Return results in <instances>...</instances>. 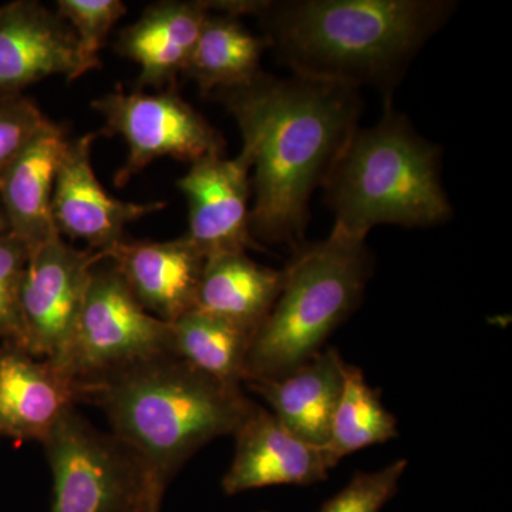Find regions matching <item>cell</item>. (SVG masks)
Returning <instances> with one entry per match:
<instances>
[{
    "label": "cell",
    "mask_w": 512,
    "mask_h": 512,
    "mask_svg": "<svg viewBox=\"0 0 512 512\" xmlns=\"http://www.w3.org/2000/svg\"><path fill=\"white\" fill-rule=\"evenodd\" d=\"M82 400L103 407L111 433L170 483L192 454L234 436L256 404L175 355L153 357L82 387Z\"/></svg>",
    "instance_id": "obj_3"
},
{
    "label": "cell",
    "mask_w": 512,
    "mask_h": 512,
    "mask_svg": "<svg viewBox=\"0 0 512 512\" xmlns=\"http://www.w3.org/2000/svg\"><path fill=\"white\" fill-rule=\"evenodd\" d=\"M96 134L67 140L52 197V218L59 234L104 252L124 239V228L165 208V202L121 201L100 184L92 165Z\"/></svg>",
    "instance_id": "obj_11"
},
{
    "label": "cell",
    "mask_w": 512,
    "mask_h": 512,
    "mask_svg": "<svg viewBox=\"0 0 512 512\" xmlns=\"http://www.w3.org/2000/svg\"><path fill=\"white\" fill-rule=\"evenodd\" d=\"M165 487H167V484L161 483V481H158V483L154 485L153 491H151L150 494V498H148L146 510H144V512H160L161 503H163Z\"/></svg>",
    "instance_id": "obj_27"
},
{
    "label": "cell",
    "mask_w": 512,
    "mask_h": 512,
    "mask_svg": "<svg viewBox=\"0 0 512 512\" xmlns=\"http://www.w3.org/2000/svg\"><path fill=\"white\" fill-rule=\"evenodd\" d=\"M208 15L204 2H161L124 29L116 50L140 66L137 86L160 89L184 74Z\"/></svg>",
    "instance_id": "obj_18"
},
{
    "label": "cell",
    "mask_w": 512,
    "mask_h": 512,
    "mask_svg": "<svg viewBox=\"0 0 512 512\" xmlns=\"http://www.w3.org/2000/svg\"><path fill=\"white\" fill-rule=\"evenodd\" d=\"M92 106L106 121L104 133L126 141L127 161L114 177L119 187L158 158L194 163L224 153L220 131L173 89L158 94H127L119 86L94 100Z\"/></svg>",
    "instance_id": "obj_9"
},
{
    "label": "cell",
    "mask_w": 512,
    "mask_h": 512,
    "mask_svg": "<svg viewBox=\"0 0 512 512\" xmlns=\"http://www.w3.org/2000/svg\"><path fill=\"white\" fill-rule=\"evenodd\" d=\"M440 157L387 101L375 127L357 128L323 185L333 227L366 239L377 225L426 228L450 220Z\"/></svg>",
    "instance_id": "obj_4"
},
{
    "label": "cell",
    "mask_w": 512,
    "mask_h": 512,
    "mask_svg": "<svg viewBox=\"0 0 512 512\" xmlns=\"http://www.w3.org/2000/svg\"><path fill=\"white\" fill-rule=\"evenodd\" d=\"M284 284V271L252 261L247 252L207 258L195 309L255 333L274 308Z\"/></svg>",
    "instance_id": "obj_19"
},
{
    "label": "cell",
    "mask_w": 512,
    "mask_h": 512,
    "mask_svg": "<svg viewBox=\"0 0 512 512\" xmlns=\"http://www.w3.org/2000/svg\"><path fill=\"white\" fill-rule=\"evenodd\" d=\"M234 437V460L222 480L225 494L272 485H309L328 477L325 451L298 439L262 407L252 410Z\"/></svg>",
    "instance_id": "obj_14"
},
{
    "label": "cell",
    "mask_w": 512,
    "mask_h": 512,
    "mask_svg": "<svg viewBox=\"0 0 512 512\" xmlns=\"http://www.w3.org/2000/svg\"><path fill=\"white\" fill-rule=\"evenodd\" d=\"M174 355L227 386L245 382L252 336L227 320L192 309L171 323Z\"/></svg>",
    "instance_id": "obj_21"
},
{
    "label": "cell",
    "mask_w": 512,
    "mask_h": 512,
    "mask_svg": "<svg viewBox=\"0 0 512 512\" xmlns=\"http://www.w3.org/2000/svg\"><path fill=\"white\" fill-rule=\"evenodd\" d=\"M43 444L55 481L50 512H144L154 485L164 483L133 448L74 407Z\"/></svg>",
    "instance_id": "obj_6"
},
{
    "label": "cell",
    "mask_w": 512,
    "mask_h": 512,
    "mask_svg": "<svg viewBox=\"0 0 512 512\" xmlns=\"http://www.w3.org/2000/svg\"><path fill=\"white\" fill-rule=\"evenodd\" d=\"M9 225L8 221H6L5 212H3L2 207H0V237L8 234Z\"/></svg>",
    "instance_id": "obj_28"
},
{
    "label": "cell",
    "mask_w": 512,
    "mask_h": 512,
    "mask_svg": "<svg viewBox=\"0 0 512 512\" xmlns=\"http://www.w3.org/2000/svg\"><path fill=\"white\" fill-rule=\"evenodd\" d=\"M345 366L338 350L328 348L284 376L248 384L286 429L323 450L342 394Z\"/></svg>",
    "instance_id": "obj_16"
},
{
    "label": "cell",
    "mask_w": 512,
    "mask_h": 512,
    "mask_svg": "<svg viewBox=\"0 0 512 512\" xmlns=\"http://www.w3.org/2000/svg\"><path fill=\"white\" fill-rule=\"evenodd\" d=\"M264 512H266V511H264Z\"/></svg>",
    "instance_id": "obj_29"
},
{
    "label": "cell",
    "mask_w": 512,
    "mask_h": 512,
    "mask_svg": "<svg viewBox=\"0 0 512 512\" xmlns=\"http://www.w3.org/2000/svg\"><path fill=\"white\" fill-rule=\"evenodd\" d=\"M29 251L15 235L0 237V339L18 346L20 339V286Z\"/></svg>",
    "instance_id": "obj_25"
},
{
    "label": "cell",
    "mask_w": 512,
    "mask_h": 512,
    "mask_svg": "<svg viewBox=\"0 0 512 512\" xmlns=\"http://www.w3.org/2000/svg\"><path fill=\"white\" fill-rule=\"evenodd\" d=\"M100 252L80 251L53 231L29 251L20 286L18 348L59 365L66 356Z\"/></svg>",
    "instance_id": "obj_8"
},
{
    "label": "cell",
    "mask_w": 512,
    "mask_h": 512,
    "mask_svg": "<svg viewBox=\"0 0 512 512\" xmlns=\"http://www.w3.org/2000/svg\"><path fill=\"white\" fill-rule=\"evenodd\" d=\"M174 355L171 323L146 311L113 265L94 268L59 367L80 387L153 357Z\"/></svg>",
    "instance_id": "obj_7"
},
{
    "label": "cell",
    "mask_w": 512,
    "mask_h": 512,
    "mask_svg": "<svg viewBox=\"0 0 512 512\" xmlns=\"http://www.w3.org/2000/svg\"><path fill=\"white\" fill-rule=\"evenodd\" d=\"M178 188L188 202L185 237L205 258L256 247L251 234V164L239 153L227 160L207 156L191 163Z\"/></svg>",
    "instance_id": "obj_10"
},
{
    "label": "cell",
    "mask_w": 512,
    "mask_h": 512,
    "mask_svg": "<svg viewBox=\"0 0 512 512\" xmlns=\"http://www.w3.org/2000/svg\"><path fill=\"white\" fill-rule=\"evenodd\" d=\"M268 318L255 333L245 382L276 379L309 362L349 318L372 271L366 239L333 227L329 237L295 249Z\"/></svg>",
    "instance_id": "obj_5"
},
{
    "label": "cell",
    "mask_w": 512,
    "mask_h": 512,
    "mask_svg": "<svg viewBox=\"0 0 512 512\" xmlns=\"http://www.w3.org/2000/svg\"><path fill=\"white\" fill-rule=\"evenodd\" d=\"M49 121L23 94L0 97V181L10 164Z\"/></svg>",
    "instance_id": "obj_26"
},
{
    "label": "cell",
    "mask_w": 512,
    "mask_h": 512,
    "mask_svg": "<svg viewBox=\"0 0 512 512\" xmlns=\"http://www.w3.org/2000/svg\"><path fill=\"white\" fill-rule=\"evenodd\" d=\"M124 279L140 305L173 323L195 309L204 255L187 237L174 241H127L100 252Z\"/></svg>",
    "instance_id": "obj_13"
},
{
    "label": "cell",
    "mask_w": 512,
    "mask_h": 512,
    "mask_svg": "<svg viewBox=\"0 0 512 512\" xmlns=\"http://www.w3.org/2000/svg\"><path fill=\"white\" fill-rule=\"evenodd\" d=\"M407 468L406 460H397L383 470L356 473L350 483L330 498L319 512H380L392 500L400 478Z\"/></svg>",
    "instance_id": "obj_24"
},
{
    "label": "cell",
    "mask_w": 512,
    "mask_h": 512,
    "mask_svg": "<svg viewBox=\"0 0 512 512\" xmlns=\"http://www.w3.org/2000/svg\"><path fill=\"white\" fill-rule=\"evenodd\" d=\"M66 133L49 121L10 164L0 181V207L9 232L32 251L56 231L52 197Z\"/></svg>",
    "instance_id": "obj_17"
},
{
    "label": "cell",
    "mask_w": 512,
    "mask_h": 512,
    "mask_svg": "<svg viewBox=\"0 0 512 512\" xmlns=\"http://www.w3.org/2000/svg\"><path fill=\"white\" fill-rule=\"evenodd\" d=\"M396 437V417L367 384L362 370L346 363L342 394L333 414L328 444L323 448L330 468L349 454Z\"/></svg>",
    "instance_id": "obj_22"
},
{
    "label": "cell",
    "mask_w": 512,
    "mask_h": 512,
    "mask_svg": "<svg viewBox=\"0 0 512 512\" xmlns=\"http://www.w3.org/2000/svg\"><path fill=\"white\" fill-rule=\"evenodd\" d=\"M80 400L82 387L52 362L0 346V436L43 443Z\"/></svg>",
    "instance_id": "obj_15"
},
{
    "label": "cell",
    "mask_w": 512,
    "mask_h": 512,
    "mask_svg": "<svg viewBox=\"0 0 512 512\" xmlns=\"http://www.w3.org/2000/svg\"><path fill=\"white\" fill-rule=\"evenodd\" d=\"M441 0L258 2L269 47L293 76L359 89L390 87L447 22Z\"/></svg>",
    "instance_id": "obj_2"
},
{
    "label": "cell",
    "mask_w": 512,
    "mask_h": 512,
    "mask_svg": "<svg viewBox=\"0 0 512 512\" xmlns=\"http://www.w3.org/2000/svg\"><path fill=\"white\" fill-rule=\"evenodd\" d=\"M268 47L265 37L252 35L235 16L208 15L183 76L194 80L205 96L244 86L261 73Z\"/></svg>",
    "instance_id": "obj_20"
},
{
    "label": "cell",
    "mask_w": 512,
    "mask_h": 512,
    "mask_svg": "<svg viewBox=\"0 0 512 512\" xmlns=\"http://www.w3.org/2000/svg\"><path fill=\"white\" fill-rule=\"evenodd\" d=\"M127 8L120 0H59L57 15L73 29L77 40L79 74L99 69L101 47Z\"/></svg>",
    "instance_id": "obj_23"
},
{
    "label": "cell",
    "mask_w": 512,
    "mask_h": 512,
    "mask_svg": "<svg viewBox=\"0 0 512 512\" xmlns=\"http://www.w3.org/2000/svg\"><path fill=\"white\" fill-rule=\"evenodd\" d=\"M211 96L237 121L241 154L254 170L252 237L295 251L305 244L313 192L326 184L359 128L357 90L261 72L244 86Z\"/></svg>",
    "instance_id": "obj_1"
},
{
    "label": "cell",
    "mask_w": 512,
    "mask_h": 512,
    "mask_svg": "<svg viewBox=\"0 0 512 512\" xmlns=\"http://www.w3.org/2000/svg\"><path fill=\"white\" fill-rule=\"evenodd\" d=\"M73 29L33 0L0 6V97L22 94L52 76L79 79Z\"/></svg>",
    "instance_id": "obj_12"
}]
</instances>
